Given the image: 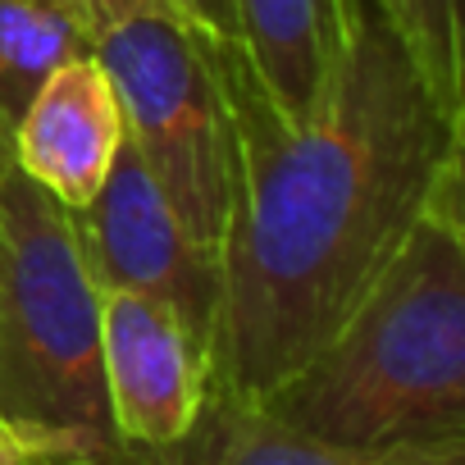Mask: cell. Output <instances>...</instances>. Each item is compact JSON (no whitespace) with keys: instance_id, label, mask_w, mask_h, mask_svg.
Wrapping results in <instances>:
<instances>
[{"instance_id":"52a82bcc","label":"cell","mask_w":465,"mask_h":465,"mask_svg":"<svg viewBox=\"0 0 465 465\" xmlns=\"http://www.w3.org/2000/svg\"><path fill=\"white\" fill-rule=\"evenodd\" d=\"M124 142V110L96 55L60 64L15 124V155L60 205L83 210Z\"/></svg>"},{"instance_id":"6da1fadb","label":"cell","mask_w":465,"mask_h":465,"mask_svg":"<svg viewBox=\"0 0 465 465\" xmlns=\"http://www.w3.org/2000/svg\"><path fill=\"white\" fill-rule=\"evenodd\" d=\"M219 64L232 192L205 392L256 406L347 324L411 228L460 201V114L374 0H347L338 64L302 124L238 42H219Z\"/></svg>"},{"instance_id":"9c48e42d","label":"cell","mask_w":465,"mask_h":465,"mask_svg":"<svg viewBox=\"0 0 465 465\" xmlns=\"http://www.w3.org/2000/svg\"><path fill=\"white\" fill-rule=\"evenodd\" d=\"M238 46L274 105L302 124L329 87L347 33V0H232Z\"/></svg>"},{"instance_id":"3957f363","label":"cell","mask_w":465,"mask_h":465,"mask_svg":"<svg viewBox=\"0 0 465 465\" xmlns=\"http://www.w3.org/2000/svg\"><path fill=\"white\" fill-rule=\"evenodd\" d=\"M0 433L33 465H169L128 447L101 365V288L74 210L15 155L0 110Z\"/></svg>"},{"instance_id":"7a4b0ae2","label":"cell","mask_w":465,"mask_h":465,"mask_svg":"<svg viewBox=\"0 0 465 465\" xmlns=\"http://www.w3.org/2000/svg\"><path fill=\"white\" fill-rule=\"evenodd\" d=\"M265 415L347 447L465 442V228L433 205L347 324L265 401Z\"/></svg>"},{"instance_id":"7c38bea8","label":"cell","mask_w":465,"mask_h":465,"mask_svg":"<svg viewBox=\"0 0 465 465\" xmlns=\"http://www.w3.org/2000/svg\"><path fill=\"white\" fill-rule=\"evenodd\" d=\"M60 5L78 19V28L92 37V46L114 33L119 24L137 19V15H155V10H178V0H60ZM183 15V10H178Z\"/></svg>"},{"instance_id":"ba28073f","label":"cell","mask_w":465,"mask_h":465,"mask_svg":"<svg viewBox=\"0 0 465 465\" xmlns=\"http://www.w3.org/2000/svg\"><path fill=\"white\" fill-rule=\"evenodd\" d=\"M169 465H465V442L347 447L311 438L252 401L205 392L196 424L164 451Z\"/></svg>"},{"instance_id":"5b68a950","label":"cell","mask_w":465,"mask_h":465,"mask_svg":"<svg viewBox=\"0 0 465 465\" xmlns=\"http://www.w3.org/2000/svg\"><path fill=\"white\" fill-rule=\"evenodd\" d=\"M74 228L92 283L101 292H142L169 306L183 320V329L201 342V351L210 347L219 311V252L196 242L178 223L128 133L96 196L83 210H74Z\"/></svg>"},{"instance_id":"8992f818","label":"cell","mask_w":465,"mask_h":465,"mask_svg":"<svg viewBox=\"0 0 465 465\" xmlns=\"http://www.w3.org/2000/svg\"><path fill=\"white\" fill-rule=\"evenodd\" d=\"M101 365L110 415L128 447L164 456L196 424L205 351L169 306L142 292H101Z\"/></svg>"},{"instance_id":"30bf717a","label":"cell","mask_w":465,"mask_h":465,"mask_svg":"<svg viewBox=\"0 0 465 465\" xmlns=\"http://www.w3.org/2000/svg\"><path fill=\"white\" fill-rule=\"evenodd\" d=\"M78 55H92V37L60 0H0V110L10 124H19L42 83Z\"/></svg>"},{"instance_id":"5bb4252c","label":"cell","mask_w":465,"mask_h":465,"mask_svg":"<svg viewBox=\"0 0 465 465\" xmlns=\"http://www.w3.org/2000/svg\"><path fill=\"white\" fill-rule=\"evenodd\" d=\"M0 465H33V460H28V456H24V451H19V447L5 438V433H0Z\"/></svg>"},{"instance_id":"4fadbf2b","label":"cell","mask_w":465,"mask_h":465,"mask_svg":"<svg viewBox=\"0 0 465 465\" xmlns=\"http://www.w3.org/2000/svg\"><path fill=\"white\" fill-rule=\"evenodd\" d=\"M178 10L210 37L238 42V19H232V0H178Z\"/></svg>"},{"instance_id":"277c9868","label":"cell","mask_w":465,"mask_h":465,"mask_svg":"<svg viewBox=\"0 0 465 465\" xmlns=\"http://www.w3.org/2000/svg\"><path fill=\"white\" fill-rule=\"evenodd\" d=\"M92 55L119 96L124 133L160 196L196 242L219 252L232 192V114L219 37L178 10H155L105 33Z\"/></svg>"},{"instance_id":"8fae6325","label":"cell","mask_w":465,"mask_h":465,"mask_svg":"<svg viewBox=\"0 0 465 465\" xmlns=\"http://www.w3.org/2000/svg\"><path fill=\"white\" fill-rule=\"evenodd\" d=\"M397 24L411 55L420 60L438 101L460 114L465 105V74H460V0H374Z\"/></svg>"}]
</instances>
